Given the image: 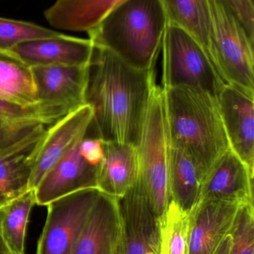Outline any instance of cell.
<instances>
[{
    "label": "cell",
    "mask_w": 254,
    "mask_h": 254,
    "mask_svg": "<svg viewBox=\"0 0 254 254\" xmlns=\"http://www.w3.org/2000/svg\"><path fill=\"white\" fill-rule=\"evenodd\" d=\"M202 178L192 160L169 145V201L190 211L199 199Z\"/></svg>",
    "instance_id": "21"
},
{
    "label": "cell",
    "mask_w": 254,
    "mask_h": 254,
    "mask_svg": "<svg viewBox=\"0 0 254 254\" xmlns=\"http://www.w3.org/2000/svg\"><path fill=\"white\" fill-rule=\"evenodd\" d=\"M212 58L225 84L254 98V40L225 0H208Z\"/></svg>",
    "instance_id": "4"
},
{
    "label": "cell",
    "mask_w": 254,
    "mask_h": 254,
    "mask_svg": "<svg viewBox=\"0 0 254 254\" xmlns=\"http://www.w3.org/2000/svg\"><path fill=\"white\" fill-rule=\"evenodd\" d=\"M155 86V70L137 69L93 45L85 104L92 110L94 135L137 146Z\"/></svg>",
    "instance_id": "1"
},
{
    "label": "cell",
    "mask_w": 254,
    "mask_h": 254,
    "mask_svg": "<svg viewBox=\"0 0 254 254\" xmlns=\"http://www.w3.org/2000/svg\"><path fill=\"white\" fill-rule=\"evenodd\" d=\"M88 65L31 67L38 104L67 114L85 105Z\"/></svg>",
    "instance_id": "10"
},
{
    "label": "cell",
    "mask_w": 254,
    "mask_h": 254,
    "mask_svg": "<svg viewBox=\"0 0 254 254\" xmlns=\"http://www.w3.org/2000/svg\"><path fill=\"white\" fill-rule=\"evenodd\" d=\"M160 1L165 10L168 22L190 34L202 46L213 62L208 0Z\"/></svg>",
    "instance_id": "20"
},
{
    "label": "cell",
    "mask_w": 254,
    "mask_h": 254,
    "mask_svg": "<svg viewBox=\"0 0 254 254\" xmlns=\"http://www.w3.org/2000/svg\"><path fill=\"white\" fill-rule=\"evenodd\" d=\"M125 0H57L45 11L46 20L54 28L86 33Z\"/></svg>",
    "instance_id": "19"
},
{
    "label": "cell",
    "mask_w": 254,
    "mask_h": 254,
    "mask_svg": "<svg viewBox=\"0 0 254 254\" xmlns=\"http://www.w3.org/2000/svg\"><path fill=\"white\" fill-rule=\"evenodd\" d=\"M254 40V0H225Z\"/></svg>",
    "instance_id": "28"
},
{
    "label": "cell",
    "mask_w": 254,
    "mask_h": 254,
    "mask_svg": "<svg viewBox=\"0 0 254 254\" xmlns=\"http://www.w3.org/2000/svg\"><path fill=\"white\" fill-rule=\"evenodd\" d=\"M254 98L225 85L217 98L230 148L254 174Z\"/></svg>",
    "instance_id": "12"
},
{
    "label": "cell",
    "mask_w": 254,
    "mask_h": 254,
    "mask_svg": "<svg viewBox=\"0 0 254 254\" xmlns=\"http://www.w3.org/2000/svg\"><path fill=\"white\" fill-rule=\"evenodd\" d=\"M167 23L160 0H125L87 34L93 45L110 51L131 66L153 70Z\"/></svg>",
    "instance_id": "3"
},
{
    "label": "cell",
    "mask_w": 254,
    "mask_h": 254,
    "mask_svg": "<svg viewBox=\"0 0 254 254\" xmlns=\"http://www.w3.org/2000/svg\"><path fill=\"white\" fill-rule=\"evenodd\" d=\"M162 50L161 87L189 86L218 98L226 84L207 52L190 34L168 22Z\"/></svg>",
    "instance_id": "7"
},
{
    "label": "cell",
    "mask_w": 254,
    "mask_h": 254,
    "mask_svg": "<svg viewBox=\"0 0 254 254\" xmlns=\"http://www.w3.org/2000/svg\"><path fill=\"white\" fill-rule=\"evenodd\" d=\"M100 192L87 188L48 204L36 254H72Z\"/></svg>",
    "instance_id": "8"
},
{
    "label": "cell",
    "mask_w": 254,
    "mask_h": 254,
    "mask_svg": "<svg viewBox=\"0 0 254 254\" xmlns=\"http://www.w3.org/2000/svg\"><path fill=\"white\" fill-rule=\"evenodd\" d=\"M230 234L233 239L230 254H254V203L240 205Z\"/></svg>",
    "instance_id": "27"
},
{
    "label": "cell",
    "mask_w": 254,
    "mask_h": 254,
    "mask_svg": "<svg viewBox=\"0 0 254 254\" xmlns=\"http://www.w3.org/2000/svg\"><path fill=\"white\" fill-rule=\"evenodd\" d=\"M92 121V109L85 104L51 126L30 179V190L35 189L78 137L86 134Z\"/></svg>",
    "instance_id": "17"
},
{
    "label": "cell",
    "mask_w": 254,
    "mask_h": 254,
    "mask_svg": "<svg viewBox=\"0 0 254 254\" xmlns=\"http://www.w3.org/2000/svg\"><path fill=\"white\" fill-rule=\"evenodd\" d=\"M51 126L38 120L0 122V209L30 190Z\"/></svg>",
    "instance_id": "6"
},
{
    "label": "cell",
    "mask_w": 254,
    "mask_h": 254,
    "mask_svg": "<svg viewBox=\"0 0 254 254\" xmlns=\"http://www.w3.org/2000/svg\"><path fill=\"white\" fill-rule=\"evenodd\" d=\"M86 134L75 140L68 151L36 187L37 205L47 206L52 201L77 191L97 188L98 166L89 164L80 152L81 142Z\"/></svg>",
    "instance_id": "11"
},
{
    "label": "cell",
    "mask_w": 254,
    "mask_h": 254,
    "mask_svg": "<svg viewBox=\"0 0 254 254\" xmlns=\"http://www.w3.org/2000/svg\"><path fill=\"white\" fill-rule=\"evenodd\" d=\"M232 236L231 234H227L223 240L219 243L213 254H230L231 246H232Z\"/></svg>",
    "instance_id": "30"
},
{
    "label": "cell",
    "mask_w": 254,
    "mask_h": 254,
    "mask_svg": "<svg viewBox=\"0 0 254 254\" xmlns=\"http://www.w3.org/2000/svg\"><path fill=\"white\" fill-rule=\"evenodd\" d=\"M169 145L184 152L204 179L230 149L217 98L189 86L163 88Z\"/></svg>",
    "instance_id": "2"
},
{
    "label": "cell",
    "mask_w": 254,
    "mask_h": 254,
    "mask_svg": "<svg viewBox=\"0 0 254 254\" xmlns=\"http://www.w3.org/2000/svg\"><path fill=\"white\" fill-rule=\"evenodd\" d=\"M61 34L31 22L0 17V52H10L22 42L58 37Z\"/></svg>",
    "instance_id": "25"
},
{
    "label": "cell",
    "mask_w": 254,
    "mask_h": 254,
    "mask_svg": "<svg viewBox=\"0 0 254 254\" xmlns=\"http://www.w3.org/2000/svg\"><path fill=\"white\" fill-rule=\"evenodd\" d=\"M122 233L118 198L100 192L72 254H113Z\"/></svg>",
    "instance_id": "16"
},
{
    "label": "cell",
    "mask_w": 254,
    "mask_h": 254,
    "mask_svg": "<svg viewBox=\"0 0 254 254\" xmlns=\"http://www.w3.org/2000/svg\"><path fill=\"white\" fill-rule=\"evenodd\" d=\"M92 51L93 43L89 39L62 34L58 37L22 42L10 52L31 68L53 65H87Z\"/></svg>",
    "instance_id": "14"
},
{
    "label": "cell",
    "mask_w": 254,
    "mask_h": 254,
    "mask_svg": "<svg viewBox=\"0 0 254 254\" xmlns=\"http://www.w3.org/2000/svg\"><path fill=\"white\" fill-rule=\"evenodd\" d=\"M191 210L169 201L167 211L159 219V254H188Z\"/></svg>",
    "instance_id": "24"
},
{
    "label": "cell",
    "mask_w": 254,
    "mask_h": 254,
    "mask_svg": "<svg viewBox=\"0 0 254 254\" xmlns=\"http://www.w3.org/2000/svg\"><path fill=\"white\" fill-rule=\"evenodd\" d=\"M67 113L42 104L22 106L0 98V122L38 120L48 125H54L67 116Z\"/></svg>",
    "instance_id": "26"
},
{
    "label": "cell",
    "mask_w": 254,
    "mask_h": 254,
    "mask_svg": "<svg viewBox=\"0 0 254 254\" xmlns=\"http://www.w3.org/2000/svg\"><path fill=\"white\" fill-rule=\"evenodd\" d=\"M2 216L3 211L2 209L1 208L0 209V254H13L7 247V244L3 238L2 234H1V222Z\"/></svg>",
    "instance_id": "31"
},
{
    "label": "cell",
    "mask_w": 254,
    "mask_h": 254,
    "mask_svg": "<svg viewBox=\"0 0 254 254\" xmlns=\"http://www.w3.org/2000/svg\"><path fill=\"white\" fill-rule=\"evenodd\" d=\"M210 200L254 203V175L231 148L215 161L201 182L198 201Z\"/></svg>",
    "instance_id": "13"
},
{
    "label": "cell",
    "mask_w": 254,
    "mask_h": 254,
    "mask_svg": "<svg viewBox=\"0 0 254 254\" xmlns=\"http://www.w3.org/2000/svg\"><path fill=\"white\" fill-rule=\"evenodd\" d=\"M36 204L35 191L30 190L1 208V234L13 254H25L27 227Z\"/></svg>",
    "instance_id": "23"
},
{
    "label": "cell",
    "mask_w": 254,
    "mask_h": 254,
    "mask_svg": "<svg viewBox=\"0 0 254 254\" xmlns=\"http://www.w3.org/2000/svg\"><path fill=\"white\" fill-rule=\"evenodd\" d=\"M80 152L86 161L92 166L98 167L102 161V141L99 137L92 134L88 135V131L81 142Z\"/></svg>",
    "instance_id": "29"
},
{
    "label": "cell",
    "mask_w": 254,
    "mask_h": 254,
    "mask_svg": "<svg viewBox=\"0 0 254 254\" xmlns=\"http://www.w3.org/2000/svg\"><path fill=\"white\" fill-rule=\"evenodd\" d=\"M0 98L22 106L38 104L31 68L10 52H0Z\"/></svg>",
    "instance_id": "22"
},
{
    "label": "cell",
    "mask_w": 254,
    "mask_h": 254,
    "mask_svg": "<svg viewBox=\"0 0 254 254\" xmlns=\"http://www.w3.org/2000/svg\"><path fill=\"white\" fill-rule=\"evenodd\" d=\"M137 150V180L160 219L169 204V142L161 86L154 88Z\"/></svg>",
    "instance_id": "5"
},
{
    "label": "cell",
    "mask_w": 254,
    "mask_h": 254,
    "mask_svg": "<svg viewBox=\"0 0 254 254\" xmlns=\"http://www.w3.org/2000/svg\"><path fill=\"white\" fill-rule=\"evenodd\" d=\"M102 161L98 167L97 188L119 198L138 179L137 146L127 143L102 141Z\"/></svg>",
    "instance_id": "18"
},
{
    "label": "cell",
    "mask_w": 254,
    "mask_h": 254,
    "mask_svg": "<svg viewBox=\"0 0 254 254\" xmlns=\"http://www.w3.org/2000/svg\"><path fill=\"white\" fill-rule=\"evenodd\" d=\"M113 254H125V251H124V243L123 237H122V233L120 238H119V241H118L117 245H116V248H115Z\"/></svg>",
    "instance_id": "32"
},
{
    "label": "cell",
    "mask_w": 254,
    "mask_h": 254,
    "mask_svg": "<svg viewBox=\"0 0 254 254\" xmlns=\"http://www.w3.org/2000/svg\"><path fill=\"white\" fill-rule=\"evenodd\" d=\"M118 201L125 254H159V219L138 180Z\"/></svg>",
    "instance_id": "9"
},
{
    "label": "cell",
    "mask_w": 254,
    "mask_h": 254,
    "mask_svg": "<svg viewBox=\"0 0 254 254\" xmlns=\"http://www.w3.org/2000/svg\"><path fill=\"white\" fill-rule=\"evenodd\" d=\"M241 204L219 200L198 201L191 210L188 254H213L231 232Z\"/></svg>",
    "instance_id": "15"
}]
</instances>
